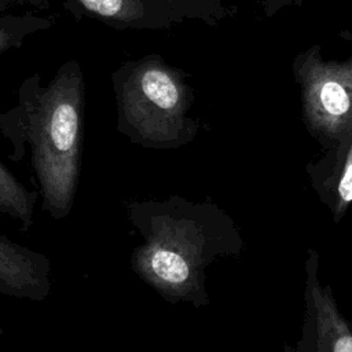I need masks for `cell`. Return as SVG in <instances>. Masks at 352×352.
Instances as JSON below:
<instances>
[{"label": "cell", "mask_w": 352, "mask_h": 352, "mask_svg": "<svg viewBox=\"0 0 352 352\" xmlns=\"http://www.w3.org/2000/svg\"><path fill=\"white\" fill-rule=\"evenodd\" d=\"M349 324H351V327H352V319H351V320H349Z\"/></svg>", "instance_id": "obj_14"}, {"label": "cell", "mask_w": 352, "mask_h": 352, "mask_svg": "<svg viewBox=\"0 0 352 352\" xmlns=\"http://www.w3.org/2000/svg\"><path fill=\"white\" fill-rule=\"evenodd\" d=\"M183 19H198L208 26H217L236 14L230 0H169Z\"/></svg>", "instance_id": "obj_10"}, {"label": "cell", "mask_w": 352, "mask_h": 352, "mask_svg": "<svg viewBox=\"0 0 352 352\" xmlns=\"http://www.w3.org/2000/svg\"><path fill=\"white\" fill-rule=\"evenodd\" d=\"M188 77L158 54L124 63L113 74L117 129L144 148L173 150L191 143L199 122L190 114L195 95Z\"/></svg>", "instance_id": "obj_3"}, {"label": "cell", "mask_w": 352, "mask_h": 352, "mask_svg": "<svg viewBox=\"0 0 352 352\" xmlns=\"http://www.w3.org/2000/svg\"><path fill=\"white\" fill-rule=\"evenodd\" d=\"M32 1H34L36 4H43V3L45 4V0H32Z\"/></svg>", "instance_id": "obj_13"}, {"label": "cell", "mask_w": 352, "mask_h": 352, "mask_svg": "<svg viewBox=\"0 0 352 352\" xmlns=\"http://www.w3.org/2000/svg\"><path fill=\"white\" fill-rule=\"evenodd\" d=\"M265 16L272 18L286 7H301L305 0H257Z\"/></svg>", "instance_id": "obj_11"}, {"label": "cell", "mask_w": 352, "mask_h": 352, "mask_svg": "<svg viewBox=\"0 0 352 352\" xmlns=\"http://www.w3.org/2000/svg\"><path fill=\"white\" fill-rule=\"evenodd\" d=\"M300 337L280 352H352V327L337 304L330 283L319 279V253L308 248L304 260Z\"/></svg>", "instance_id": "obj_5"}, {"label": "cell", "mask_w": 352, "mask_h": 352, "mask_svg": "<svg viewBox=\"0 0 352 352\" xmlns=\"http://www.w3.org/2000/svg\"><path fill=\"white\" fill-rule=\"evenodd\" d=\"M338 36L352 44V32ZM292 73L300 87L301 118L308 133L323 151L352 135V55L345 60L322 56V47L312 44L297 52Z\"/></svg>", "instance_id": "obj_4"}, {"label": "cell", "mask_w": 352, "mask_h": 352, "mask_svg": "<svg viewBox=\"0 0 352 352\" xmlns=\"http://www.w3.org/2000/svg\"><path fill=\"white\" fill-rule=\"evenodd\" d=\"M95 18L118 29H169L184 19L169 0H73Z\"/></svg>", "instance_id": "obj_8"}, {"label": "cell", "mask_w": 352, "mask_h": 352, "mask_svg": "<svg viewBox=\"0 0 352 352\" xmlns=\"http://www.w3.org/2000/svg\"><path fill=\"white\" fill-rule=\"evenodd\" d=\"M37 195L0 161V216L15 220L22 231H29L34 223Z\"/></svg>", "instance_id": "obj_9"}, {"label": "cell", "mask_w": 352, "mask_h": 352, "mask_svg": "<svg viewBox=\"0 0 352 352\" xmlns=\"http://www.w3.org/2000/svg\"><path fill=\"white\" fill-rule=\"evenodd\" d=\"M319 201L338 224L352 205V135L305 166Z\"/></svg>", "instance_id": "obj_7"}, {"label": "cell", "mask_w": 352, "mask_h": 352, "mask_svg": "<svg viewBox=\"0 0 352 352\" xmlns=\"http://www.w3.org/2000/svg\"><path fill=\"white\" fill-rule=\"evenodd\" d=\"M84 82L78 63L65 65L43 94L22 103L16 126L4 128L15 148L30 146L41 208L55 220L74 205L81 172Z\"/></svg>", "instance_id": "obj_2"}, {"label": "cell", "mask_w": 352, "mask_h": 352, "mask_svg": "<svg viewBox=\"0 0 352 352\" xmlns=\"http://www.w3.org/2000/svg\"><path fill=\"white\" fill-rule=\"evenodd\" d=\"M51 287L50 258L0 235V293L40 302L50 296Z\"/></svg>", "instance_id": "obj_6"}, {"label": "cell", "mask_w": 352, "mask_h": 352, "mask_svg": "<svg viewBox=\"0 0 352 352\" xmlns=\"http://www.w3.org/2000/svg\"><path fill=\"white\" fill-rule=\"evenodd\" d=\"M126 216L142 238L131 270L170 304H209V267L238 257L245 241L234 219L217 204L173 194L165 199L126 202Z\"/></svg>", "instance_id": "obj_1"}, {"label": "cell", "mask_w": 352, "mask_h": 352, "mask_svg": "<svg viewBox=\"0 0 352 352\" xmlns=\"http://www.w3.org/2000/svg\"><path fill=\"white\" fill-rule=\"evenodd\" d=\"M11 45V34L8 30L0 28V52L7 50Z\"/></svg>", "instance_id": "obj_12"}]
</instances>
